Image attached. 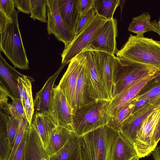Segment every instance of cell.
Wrapping results in <instances>:
<instances>
[{"label": "cell", "instance_id": "83f0119b", "mask_svg": "<svg viewBox=\"0 0 160 160\" xmlns=\"http://www.w3.org/2000/svg\"><path fill=\"white\" fill-rule=\"evenodd\" d=\"M137 100L135 97L126 104L114 117L109 118L107 125L117 132H118L124 121L131 114Z\"/></svg>", "mask_w": 160, "mask_h": 160}, {"label": "cell", "instance_id": "52a82bcc", "mask_svg": "<svg viewBox=\"0 0 160 160\" xmlns=\"http://www.w3.org/2000/svg\"><path fill=\"white\" fill-rule=\"evenodd\" d=\"M160 117L159 107L145 118L137 132L133 146L140 158L147 156L154 149L155 133Z\"/></svg>", "mask_w": 160, "mask_h": 160}, {"label": "cell", "instance_id": "ffe728a7", "mask_svg": "<svg viewBox=\"0 0 160 160\" xmlns=\"http://www.w3.org/2000/svg\"><path fill=\"white\" fill-rule=\"evenodd\" d=\"M32 122L36 128L44 146L48 152L51 133L58 125L48 112H40L36 111L33 116Z\"/></svg>", "mask_w": 160, "mask_h": 160}, {"label": "cell", "instance_id": "60d3db41", "mask_svg": "<svg viewBox=\"0 0 160 160\" xmlns=\"http://www.w3.org/2000/svg\"><path fill=\"white\" fill-rule=\"evenodd\" d=\"M24 77H20L19 78L18 82V88L19 94L20 99L22 103V106L25 113V99L26 96V91L24 83L23 78Z\"/></svg>", "mask_w": 160, "mask_h": 160}, {"label": "cell", "instance_id": "484cf974", "mask_svg": "<svg viewBox=\"0 0 160 160\" xmlns=\"http://www.w3.org/2000/svg\"><path fill=\"white\" fill-rule=\"evenodd\" d=\"M9 115L4 111H0V160H8L12 150L7 131V123Z\"/></svg>", "mask_w": 160, "mask_h": 160}, {"label": "cell", "instance_id": "277c9868", "mask_svg": "<svg viewBox=\"0 0 160 160\" xmlns=\"http://www.w3.org/2000/svg\"><path fill=\"white\" fill-rule=\"evenodd\" d=\"M18 11L15 9L11 15L12 19L1 33L0 52H2L15 68L29 69V62L23 46L18 21Z\"/></svg>", "mask_w": 160, "mask_h": 160}, {"label": "cell", "instance_id": "8d00e7d4", "mask_svg": "<svg viewBox=\"0 0 160 160\" xmlns=\"http://www.w3.org/2000/svg\"><path fill=\"white\" fill-rule=\"evenodd\" d=\"M29 127L26 130L12 160H23L25 148Z\"/></svg>", "mask_w": 160, "mask_h": 160}, {"label": "cell", "instance_id": "ac0fdd59", "mask_svg": "<svg viewBox=\"0 0 160 160\" xmlns=\"http://www.w3.org/2000/svg\"><path fill=\"white\" fill-rule=\"evenodd\" d=\"M66 64L61 63L58 70L47 81L42 89L36 93L33 100L34 107L37 112H48L53 96V86L59 73Z\"/></svg>", "mask_w": 160, "mask_h": 160}, {"label": "cell", "instance_id": "d4e9b609", "mask_svg": "<svg viewBox=\"0 0 160 160\" xmlns=\"http://www.w3.org/2000/svg\"><path fill=\"white\" fill-rule=\"evenodd\" d=\"M82 139V136L79 137L74 134L61 149L50 156L49 160H69L80 146Z\"/></svg>", "mask_w": 160, "mask_h": 160}, {"label": "cell", "instance_id": "f546056e", "mask_svg": "<svg viewBox=\"0 0 160 160\" xmlns=\"http://www.w3.org/2000/svg\"><path fill=\"white\" fill-rule=\"evenodd\" d=\"M31 3L30 18L34 20L37 19L43 22H47V0H31Z\"/></svg>", "mask_w": 160, "mask_h": 160}, {"label": "cell", "instance_id": "bcb514c9", "mask_svg": "<svg viewBox=\"0 0 160 160\" xmlns=\"http://www.w3.org/2000/svg\"><path fill=\"white\" fill-rule=\"evenodd\" d=\"M69 160H83L81 154V145L75 152Z\"/></svg>", "mask_w": 160, "mask_h": 160}, {"label": "cell", "instance_id": "f1b7e54d", "mask_svg": "<svg viewBox=\"0 0 160 160\" xmlns=\"http://www.w3.org/2000/svg\"><path fill=\"white\" fill-rule=\"evenodd\" d=\"M23 78L26 91V96L25 99V114L27 119L30 125L34 110L33 100L32 95L31 81L29 78L25 75H24Z\"/></svg>", "mask_w": 160, "mask_h": 160}, {"label": "cell", "instance_id": "e0dca14e", "mask_svg": "<svg viewBox=\"0 0 160 160\" xmlns=\"http://www.w3.org/2000/svg\"><path fill=\"white\" fill-rule=\"evenodd\" d=\"M24 76L9 65L0 53V82L8 92L10 98L20 99L18 88V80Z\"/></svg>", "mask_w": 160, "mask_h": 160}, {"label": "cell", "instance_id": "4dcf8cb0", "mask_svg": "<svg viewBox=\"0 0 160 160\" xmlns=\"http://www.w3.org/2000/svg\"><path fill=\"white\" fill-rule=\"evenodd\" d=\"M96 14L94 9L91 8L85 13L80 14L74 38L77 37L88 26Z\"/></svg>", "mask_w": 160, "mask_h": 160}, {"label": "cell", "instance_id": "4fadbf2b", "mask_svg": "<svg viewBox=\"0 0 160 160\" xmlns=\"http://www.w3.org/2000/svg\"><path fill=\"white\" fill-rule=\"evenodd\" d=\"M83 57V52H82L72 59L57 85L65 95L72 109L73 116L76 111L75 98L76 86Z\"/></svg>", "mask_w": 160, "mask_h": 160}, {"label": "cell", "instance_id": "603a6c76", "mask_svg": "<svg viewBox=\"0 0 160 160\" xmlns=\"http://www.w3.org/2000/svg\"><path fill=\"white\" fill-rule=\"evenodd\" d=\"M83 57L80 68L76 88L75 98L76 111L91 99L89 97L88 91L86 58L83 52Z\"/></svg>", "mask_w": 160, "mask_h": 160}, {"label": "cell", "instance_id": "b9f144b4", "mask_svg": "<svg viewBox=\"0 0 160 160\" xmlns=\"http://www.w3.org/2000/svg\"><path fill=\"white\" fill-rule=\"evenodd\" d=\"M93 0H79V8L80 14L92 8Z\"/></svg>", "mask_w": 160, "mask_h": 160}, {"label": "cell", "instance_id": "d590c367", "mask_svg": "<svg viewBox=\"0 0 160 160\" xmlns=\"http://www.w3.org/2000/svg\"><path fill=\"white\" fill-rule=\"evenodd\" d=\"M9 94L4 86L0 85V109L10 115L8 108V101Z\"/></svg>", "mask_w": 160, "mask_h": 160}, {"label": "cell", "instance_id": "f6af8a7d", "mask_svg": "<svg viewBox=\"0 0 160 160\" xmlns=\"http://www.w3.org/2000/svg\"><path fill=\"white\" fill-rule=\"evenodd\" d=\"M160 140V117L157 124L154 140L153 147L154 149Z\"/></svg>", "mask_w": 160, "mask_h": 160}, {"label": "cell", "instance_id": "d6986e66", "mask_svg": "<svg viewBox=\"0 0 160 160\" xmlns=\"http://www.w3.org/2000/svg\"><path fill=\"white\" fill-rule=\"evenodd\" d=\"M61 16L69 31L75 36L80 15L79 0H57Z\"/></svg>", "mask_w": 160, "mask_h": 160}, {"label": "cell", "instance_id": "7402d4cb", "mask_svg": "<svg viewBox=\"0 0 160 160\" xmlns=\"http://www.w3.org/2000/svg\"><path fill=\"white\" fill-rule=\"evenodd\" d=\"M151 15L148 12L132 18L129 24L128 30L136 34L138 36H143L145 32L153 31L159 34L158 22L156 20L151 21Z\"/></svg>", "mask_w": 160, "mask_h": 160}, {"label": "cell", "instance_id": "3957f363", "mask_svg": "<svg viewBox=\"0 0 160 160\" xmlns=\"http://www.w3.org/2000/svg\"><path fill=\"white\" fill-rule=\"evenodd\" d=\"M117 133L107 125L82 136L81 148L83 160H111L112 147Z\"/></svg>", "mask_w": 160, "mask_h": 160}, {"label": "cell", "instance_id": "74e56055", "mask_svg": "<svg viewBox=\"0 0 160 160\" xmlns=\"http://www.w3.org/2000/svg\"><path fill=\"white\" fill-rule=\"evenodd\" d=\"M160 84V69L157 71L152 78L142 88L138 94H141L148 90Z\"/></svg>", "mask_w": 160, "mask_h": 160}, {"label": "cell", "instance_id": "8fae6325", "mask_svg": "<svg viewBox=\"0 0 160 160\" xmlns=\"http://www.w3.org/2000/svg\"><path fill=\"white\" fill-rule=\"evenodd\" d=\"M49 113L58 125L74 132L72 109L65 95L57 86L53 88Z\"/></svg>", "mask_w": 160, "mask_h": 160}, {"label": "cell", "instance_id": "ee69618b", "mask_svg": "<svg viewBox=\"0 0 160 160\" xmlns=\"http://www.w3.org/2000/svg\"><path fill=\"white\" fill-rule=\"evenodd\" d=\"M12 19V17H8L1 10H0V32H2L9 22Z\"/></svg>", "mask_w": 160, "mask_h": 160}, {"label": "cell", "instance_id": "5b68a950", "mask_svg": "<svg viewBox=\"0 0 160 160\" xmlns=\"http://www.w3.org/2000/svg\"><path fill=\"white\" fill-rule=\"evenodd\" d=\"M118 58L117 77L113 98L140 79L153 74L159 70L151 66Z\"/></svg>", "mask_w": 160, "mask_h": 160}, {"label": "cell", "instance_id": "7c38bea8", "mask_svg": "<svg viewBox=\"0 0 160 160\" xmlns=\"http://www.w3.org/2000/svg\"><path fill=\"white\" fill-rule=\"evenodd\" d=\"M47 30L48 35L53 34L66 47L74 39L75 36L68 29L59 12L57 0H47Z\"/></svg>", "mask_w": 160, "mask_h": 160}, {"label": "cell", "instance_id": "1f68e13d", "mask_svg": "<svg viewBox=\"0 0 160 160\" xmlns=\"http://www.w3.org/2000/svg\"><path fill=\"white\" fill-rule=\"evenodd\" d=\"M20 122L13 117L9 116L7 123V131L9 146L12 149L18 133Z\"/></svg>", "mask_w": 160, "mask_h": 160}, {"label": "cell", "instance_id": "c3c4849f", "mask_svg": "<svg viewBox=\"0 0 160 160\" xmlns=\"http://www.w3.org/2000/svg\"><path fill=\"white\" fill-rule=\"evenodd\" d=\"M139 158H140L138 155H137L132 158L130 160H139Z\"/></svg>", "mask_w": 160, "mask_h": 160}, {"label": "cell", "instance_id": "e575fe53", "mask_svg": "<svg viewBox=\"0 0 160 160\" xmlns=\"http://www.w3.org/2000/svg\"><path fill=\"white\" fill-rule=\"evenodd\" d=\"M160 96V84L144 92L138 94L135 97L137 100H151Z\"/></svg>", "mask_w": 160, "mask_h": 160}, {"label": "cell", "instance_id": "9a60e30c", "mask_svg": "<svg viewBox=\"0 0 160 160\" xmlns=\"http://www.w3.org/2000/svg\"><path fill=\"white\" fill-rule=\"evenodd\" d=\"M159 107H160L154 106L149 102L138 112L131 114L124 121L118 132L133 145L137 132L144 120Z\"/></svg>", "mask_w": 160, "mask_h": 160}, {"label": "cell", "instance_id": "5bb4252c", "mask_svg": "<svg viewBox=\"0 0 160 160\" xmlns=\"http://www.w3.org/2000/svg\"><path fill=\"white\" fill-rule=\"evenodd\" d=\"M154 74L140 79L113 98L108 106L110 118L114 117L123 106L137 95Z\"/></svg>", "mask_w": 160, "mask_h": 160}, {"label": "cell", "instance_id": "8992f818", "mask_svg": "<svg viewBox=\"0 0 160 160\" xmlns=\"http://www.w3.org/2000/svg\"><path fill=\"white\" fill-rule=\"evenodd\" d=\"M118 34L117 20L114 18L108 20L96 32L82 52L97 51L115 55L118 51L117 47Z\"/></svg>", "mask_w": 160, "mask_h": 160}, {"label": "cell", "instance_id": "6da1fadb", "mask_svg": "<svg viewBox=\"0 0 160 160\" xmlns=\"http://www.w3.org/2000/svg\"><path fill=\"white\" fill-rule=\"evenodd\" d=\"M116 57L160 69V41L131 34Z\"/></svg>", "mask_w": 160, "mask_h": 160}, {"label": "cell", "instance_id": "cb8c5ba5", "mask_svg": "<svg viewBox=\"0 0 160 160\" xmlns=\"http://www.w3.org/2000/svg\"><path fill=\"white\" fill-rule=\"evenodd\" d=\"M75 133L61 126L57 125L51 133L48 152L51 156L61 149Z\"/></svg>", "mask_w": 160, "mask_h": 160}, {"label": "cell", "instance_id": "836d02e7", "mask_svg": "<svg viewBox=\"0 0 160 160\" xmlns=\"http://www.w3.org/2000/svg\"><path fill=\"white\" fill-rule=\"evenodd\" d=\"M30 125L26 117L24 118L21 122L19 128L8 160H13L16 151L22 141L24 133Z\"/></svg>", "mask_w": 160, "mask_h": 160}, {"label": "cell", "instance_id": "7bdbcfd3", "mask_svg": "<svg viewBox=\"0 0 160 160\" xmlns=\"http://www.w3.org/2000/svg\"><path fill=\"white\" fill-rule=\"evenodd\" d=\"M150 100L146 99L137 100L133 108L131 114H135L141 110L149 103Z\"/></svg>", "mask_w": 160, "mask_h": 160}, {"label": "cell", "instance_id": "9c48e42d", "mask_svg": "<svg viewBox=\"0 0 160 160\" xmlns=\"http://www.w3.org/2000/svg\"><path fill=\"white\" fill-rule=\"evenodd\" d=\"M93 51L96 64L102 74L104 88L111 101L117 80L118 58L105 52Z\"/></svg>", "mask_w": 160, "mask_h": 160}, {"label": "cell", "instance_id": "2e32d148", "mask_svg": "<svg viewBox=\"0 0 160 160\" xmlns=\"http://www.w3.org/2000/svg\"><path fill=\"white\" fill-rule=\"evenodd\" d=\"M49 157L36 128L31 122L28 130L23 160H49Z\"/></svg>", "mask_w": 160, "mask_h": 160}, {"label": "cell", "instance_id": "f35d334b", "mask_svg": "<svg viewBox=\"0 0 160 160\" xmlns=\"http://www.w3.org/2000/svg\"><path fill=\"white\" fill-rule=\"evenodd\" d=\"M15 7L13 0H0V10L8 17H11Z\"/></svg>", "mask_w": 160, "mask_h": 160}, {"label": "cell", "instance_id": "d6a6232c", "mask_svg": "<svg viewBox=\"0 0 160 160\" xmlns=\"http://www.w3.org/2000/svg\"><path fill=\"white\" fill-rule=\"evenodd\" d=\"M12 102L8 103V108L10 116L13 117L20 122L26 117L20 99L12 97Z\"/></svg>", "mask_w": 160, "mask_h": 160}, {"label": "cell", "instance_id": "44dd1931", "mask_svg": "<svg viewBox=\"0 0 160 160\" xmlns=\"http://www.w3.org/2000/svg\"><path fill=\"white\" fill-rule=\"evenodd\" d=\"M137 155L133 145L118 132L112 146L111 160H130Z\"/></svg>", "mask_w": 160, "mask_h": 160}, {"label": "cell", "instance_id": "7a4b0ae2", "mask_svg": "<svg viewBox=\"0 0 160 160\" xmlns=\"http://www.w3.org/2000/svg\"><path fill=\"white\" fill-rule=\"evenodd\" d=\"M109 102L91 99L78 109L73 118V128L75 135L81 137L107 125L110 118L108 113Z\"/></svg>", "mask_w": 160, "mask_h": 160}, {"label": "cell", "instance_id": "ab89813d", "mask_svg": "<svg viewBox=\"0 0 160 160\" xmlns=\"http://www.w3.org/2000/svg\"><path fill=\"white\" fill-rule=\"evenodd\" d=\"M15 7L19 11L29 14L31 11V0H13Z\"/></svg>", "mask_w": 160, "mask_h": 160}, {"label": "cell", "instance_id": "681fc988", "mask_svg": "<svg viewBox=\"0 0 160 160\" xmlns=\"http://www.w3.org/2000/svg\"><path fill=\"white\" fill-rule=\"evenodd\" d=\"M158 22V26H159V35L160 36V16L159 18V20Z\"/></svg>", "mask_w": 160, "mask_h": 160}, {"label": "cell", "instance_id": "7dc6e473", "mask_svg": "<svg viewBox=\"0 0 160 160\" xmlns=\"http://www.w3.org/2000/svg\"><path fill=\"white\" fill-rule=\"evenodd\" d=\"M152 153L154 160H160V145L156 147Z\"/></svg>", "mask_w": 160, "mask_h": 160}, {"label": "cell", "instance_id": "30bf717a", "mask_svg": "<svg viewBox=\"0 0 160 160\" xmlns=\"http://www.w3.org/2000/svg\"><path fill=\"white\" fill-rule=\"evenodd\" d=\"M82 52L86 58V78L90 99L110 102L103 86L102 74L96 64L94 52L88 50Z\"/></svg>", "mask_w": 160, "mask_h": 160}, {"label": "cell", "instance_id": "ba28073f", "mask_svg": "<svg viewBox=\"0 0 160 160\" xmlns=\"http://www.w3.org/2000/svg\"><path fill=\"white\" fill-rule=\"evenodd\" d=\"M108 20L96 14L88 26L68 45L61 54V63L67 64L86 47L98 30Z\"/></svg>", "mask_w": 160, "mask_h": 160}, {"label": "cell", "instance_id": "4316f807", "mask_svg": "<svg viewBox=\"0 0 160 160\" xmlns=\"http://www.w3.org/2000/svg\"><path fill=\"white\" fill-rule=\"evenodd\" d=\"M120 0H93L92 8L96 14L108 20L113 18L114 13L120 3Z\"/></svg>", "mask_w": 160, "mask_h": 160}]
</instances>
